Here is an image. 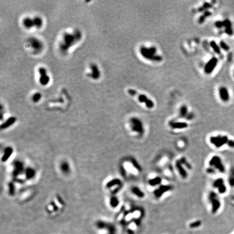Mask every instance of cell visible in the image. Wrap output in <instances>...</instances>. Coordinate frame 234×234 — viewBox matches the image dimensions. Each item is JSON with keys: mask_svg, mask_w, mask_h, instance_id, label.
<instances>
[{"mask_svg": "<svg viewBox=\"0 0 234 234\" xmlns=\"http://www.w3.org/2000/svg\"><path fill=\"white\" fill-rule=\"evenodd\" d=\"M27 43L32 49L33 53L35 54L40 53L44 48V45L42 41L37 37H29L27 40Z\"/></svg>", "mask_w": 234, "mask_h": 234, "instance_id": "6", "label": "cell"}, {"mask_svg": "<svg viewBox=\"0 0 234 234\" xmlns=\"http://www.w3.org/2000/svg\"><path fill=\"white\" fill-rule=\"evenodd\" d=\"M34 21V27L40 29L43 25V20L41 17L38 16H35L33 18Z\"/></svg>", "mask_w": 234, "mask_h": 234, "instance_id": "19", "label": "cell"}, {"mask_svg": "<svg viewBox=\"0 0 234 234\" xmlns=\"http://www.w3.org/2000/svg\"><path fill=\"white\" fill-rule=\"evenodd\" d=\"M97 225L98 234H115V229L112 225L100 222Z\"/></svg>", "mask_w": 234, "mask_h": 234, "instance_id": "10", "label": "cell"}, {"mask_svg": "<svg viewBox=\"0 0 234 234\" xmlns=\"http://www.w3.org/2000/svg\"><path fill=\"white\" fill-rule=\"evenodd\" d=\"M22 25L25 28L28 29H31L33 27H34L33 19L28 16L25 17L24 19L22 20Z\"/></svg>", "mask_w": 234, "mask_h": 234, "instance_id": "18", "label": "cell"}, {"mask_svg": "<svg viewBox=\"0 0 234 234\" xmlns=\"http://www.w3.org/2000/svg\"><path fill=\"white\" fill-rule=\"evenodd\" d=\"M220 45L221 48L223 49V50H224L225 51H228L229 50V46L227 44V43L223 41H220Z\"/></svg>", "mask_w": 234, "mask_h": 234, "instance_id": "28", "label": "cell"}, {"mask_svg": "<svg viewBox=\"0 0 234 234\" xmlns=\"http://www.w3.org/2000/svg\"><path fill=\"white\" fill-rule=\"evenodd\" d=\"M201 224H202V222L200 221H196L190 223L189 226L191 228H197V227H199V226L201 225Z\"/></svg>", "mask_w": 234, "mask_h": 234, "instance_id": "26", "label": "cell"}, {"mask_svg": "<svg viewBox=\"0 0 234 234\" xmlns=\"http://www.w3.org/2000/svg\"><path fill=\"white\" fill-rule=\"evenodd\" d=\"M162 179L160 176H156L150 178L148 181V183L151 187H157L162 184Z\"/></svg>", "mask_w": 234, "mask_h": 234, "instance_id": "16", "label": "cell"}, {"mask_svg": "<svg viewBox=\"0 0 234 234\" xmlns=\"http://www.w3.org/2000/svg\"><path fill=\"white\" fill-rule=\"evenodd\" d=\"M211 7V5L209 3H205L204 5H203V8H210Z\"/></svg>", "mask_w": 234, "mask_h": 234, "instance_id": "37", "label": "cell"}, {"mask_svg": "<svg viewBox=\"0 0 234 234\" xmlns=\"http://www.w3.org/2000/svg\"><path fill=\"white\" fill-rule=\"evenodd\" d=\"M145 105L146 107H148L149 109H153L155 106V103L154 102L152 101V100L149 99L148 100V101L145 103Z\"/></svg>", "mask_w": 234, "mask_h": 234, "instance_id": "27", "label": "cell"}, {"mask_svg": "<svg viewBox=\"0 0 234 234\" xmlns=\"http://www.w3.org/2000/svg\"><path fill=\"white\" fill-rule=\"evenodd\" d=\"M229 141L228 137L227 135H212L209 138V141L216 148H221L224 145L227 144Z\"/></svg>", "mask_w": 234, "mask_h": 234, "instance_id": "8", "label": "cell"}, {"mask_svg": "<svg viewBox=\"0 0 234 234\" xmlns=\"http://www.w3.org/2000/svg\"><path fill=\"white\" fill-rule=\"evenodd\" d=\"M169 126L172 130H183L188 127V124L186 122L171 121L169 123Z\"/></svg>", "mask_w": 234, "mask_h": 234, "instance_id": "14", "label": "cell"}, {"mask_svg": "<svg viewBox=\"0 0 234 234\" xmlns=\"http://www.w3.org/2000/svg\"><path fill=\"white\" fill-rule=\"evenodd\" d=\"M131 192L132 194L138 198L143 199L145 197V194L139 187L136 185L132 186L131 187Z\"/></svg>", "mask_w": 234, "mask_h": 234, "instance_id": "15", "label": "cell"}, {"mask_svg": "<svg viewBox=\"0 0 234 234\" xmlns=\"http://www.w3.org/2000/svg\"><path fill=\"white\" fill-rule=\"evenodd\" d=\"M208 200L210 204L211 212L212 213H217L221 206V202L218 195L215 191L209 192L208 195Z\"/></svg>", "mask_w": 234, "mask_h": 234, "instance_id": "5", "label": "cell"}, {"mask_svg": "<svg viewBox=\"0 0 234 234\" xmlns=\"http://www.w3.org/2000/svg\"><path fill=\"white\" fill-rule=\"evenodd\" d=\"M140 53L144 58L154 62H160L163 60L161 56L157 54L155 47H146L142 46L140 48Z\"/></svg>", "mask_w": 234, "mask_h": 234, "instance_id": "3", "label": "cell"}, {"mask_svg": "<svg viewBox=\"0 0 234 234\" xmlns=\"http://www.w3.org/2000/svg\"><path fill=\"white\" fill-rule=\"evenodd\" d=\"M225 32L229 35H232L233 34V30L231 28H226L225 30Z\"/></svg>", "mask_w": 234, "mask_h": 234, "instance_id": "33", "label": "cell"}, {"mask_svg": "<svg viewBox=\"0 0 234 234\" xmlns=\"http://www.w3.org/2000/svg\"><path fill=\"white\" fill-rule=\"evenodd\" d=\"M205 19H206V17H205L203 15H202V16H200V17L199 18V19H198V23H199V24H203V23L204 22Z\"/></svg>", "mask_w": 234, "mask_h": 234, "instance_id": "34", "label": "cell"}, {"mask_svg": "<svg viewBox=\"0 0 234 234\" xmlns=\"http://www.w3.org/2000/svg\"><path fill=\"white\" fill-rule=\"evenodd\" d=\"M223 22L224 27L225 28V29L226 28H231V24L229 20L227 19V20H225L224 21H223Z\"/></svg>", "mask_w": 234, "mask_h": 234, "instance_id": "29", "label": "cell"}, {"mask_svg": "<svg viewBox=\"0 0 234 234\" xmlns=\"http://www.w3.org/2000/svg\"><path fill=\"white\" fill-rule=\"evenodd\" d=\"M194 114H193L192 113L190 112V113H189V114H187L185 119L187 120H191L194 119Z\"/></svg>", "mask_w": 234, "mask_h": 234, "instance_id": "32", "label": "cell"}, {"mask_svg": "<svg viewBox=\"0 0 234 234\" xmlns=\"http://www.w3.org/2000/svg\"><path fill=\"white\" fill-rule=\"evenodd\" d=\"M223 184H224V179L222 178H219L216 179L215 181H214V182H213L212 186L214 188L217 189L218 187H220L221 186L223 185Z\"/></svg>", "mask_w": 234, "mask_h": 234, "instance_id": "21", "label": "cell"}, {"mask_svg": "<svg viewBox=\"0 0 234 234\" xmlns=\"http://www.w3.org/2000/svg\"><path fill=\"white\" fill-rule=\"evenodd\" d=\"M174 187L171 184H161L157 187L153 192V196L156 199H159L163 197L166 193L169 192L173 189Z\"/></svg>", "mask_w": 234, "mask_h": 234, "instance_id": "9", "label": "cell"}, {"mask_svg": "<svg viewBox=\"0 0 234 234\" xmlns=\"http://www.w3.org/2000/svg\"><path fill=\"white\" fill-rule=\"evenodd\" d=\"M211 15V12H209V11L205 12L204 14H203V15H204V16L205 17L209 16H210Z\"/></svg>", "mask_w": 234, "mask_h": 234, "instance_id": "36", "label": "cell"}, {"mask_svg": "<svg viewBox=\"0 0 234 234\" xmlns=\"http://www.w3.org/2000/svg\"><path fill=\"white\" fill-rule=\"evenodd\" d=\"M189 113V112H188V109H187V106L185 105H183L179 109V117L180 118H185V119Z\"/></svg>", "mask_w": 234, "mask_h": 234, "instance_id": "20", "label": "cell"}, {"mask_svg": "<svg viewBox=\"0 0 234 234\" xmlns=\"http://www.w3.org/2000/svg\"><path fill=\"white\" fill-rule=\"evenodd\" d=\"M209 166L213 168L216 171L224 173L225 171V167L222 159L218 156H213L209 161Z\"/></svg>", "mask_w": 234, "mask_h": 234, "instance_id": "7", "label": "cell"}, {"mask_svg": "<svg viewBox=\"0 0 234 234\" xmlns=\"http://www.w3.org/2000/svg\"><path fill=\"white\" fill-rule=\"evenodd\" d=\"M83 34L79 29H75L71 33H64L62 40L59 44V49L61 53L64 55L66 54L69 49L81 40Z\"/></svg>", "mask_w": 234, "mask_h": 234, "instance_id": "1", "label": "cell"}, {"mask_svg": "<svg viewBox=\"0 0 234 234\" xmlns=\"http://www.w3.org/2000/svg\"><path fill=\"white\" fill-rule=\"evenodd\" d=\"M130 127L131 131L138 136H143L145 133V128L143 123L139 118H131L129 120Z\"/></svg>", "mask_w": 234, "mask_h": 234, "instance_id": "4", "label": "cell"}, {"mask_svg": "<svg viewBox=\"0 0 234 234\" xmlns=\"http://www.w3.org/2000/svg\"><path fill=\"white\" fill-rule=\"evenodd\" d=\"M15 122V118L14 117H11V118H9L8 119L6 123H4V124L2 126V127H6V126H8L9 125H11L12 124H13V123Z\"/></svg>", "mask_w": 234, "mask_h": 234, "instance_id": "25", "label": "cell"}, {"mask_svg": "<svg viewBox=\"0 0 234 234\" xmlns=\"http://www.w3.org/2000/svg\"><path fill=\"white\" fill-rule=\"evenodd\" d=\"M219 94L221 99L224 102H227L229 100V94L227 88L225 87H221L219 89Z\"/></svg>", "mask_w": 234, "mask_h": 234, "instance_id": "17", "label": "cell"}, {"mask_svg": "<svg viewBox=\"0 0 234 234\" xmlns=\"http://www.w3.org/2000/svg\"><path fill=\"white\" fill-rule=\"evenodd\" d=\"M137 97L138 98V101L141 103H146V102L148 101L149 99L148 98L146 97V95L143 94H138L137 95Z\"/></svg>", "mask_w": 234, "mask_h": 234, "instance_id": "23", "label": "cell"}, {"mask_svg": "<svg viewBox=\"0 0 234 234\" xmlns=\"http://www.w3.org/2000/svg\"></svg>", "mask_w": 234, "mask_h": 234, "instance_id": "38", "label": "cell"}, {"mask_svg": "<svg viewBox=\"0 0 234 234\" xmlns=\"http://www.w3.org/2000/svg\"><path fill=\"white\" fill-rule=\"evenodd\" d=\"M42 95L40 92H36L33 95L32 100L34 102H37L41 99Z\"/></svg>", "mask_w": 234, "mask_h": 234, "instance_id": "24", "label": "cell"}, {"mask_svg": "<svg viewBox=\"0 0 234 234\" xmlns=\"http://www.w3.org/2000/svg\"><path fill=\"white\" fill-rule=\"evenodd\" d=\"M210 46L213 49V50H214V52L216 53H217V54H220L221 53L220 47L217 45L216 42L215 41H211L210 42Z\"/></svg>", "mask_w": 234, "mask_h": 234, "instance_id": "22", "label": "cell"}, {"mask_svg": "<svg viewBox=\"0 0 234 234\" xmlns=\"http://www.w3.org/2000/svg\"><path fill=\"white\" fill-rule=\"evenodd\" d=\"M215 26L218 28H222L223 27H224L223 21H216L215 22Z\"/></svg>", "mask_w": 234, "mask_h": 234, "instance_id": "31", "label": "cell"}, {"mask_svg": "<svg viewBox=\"0 0 234 234\" xmlns=\"http://www.w3.org/2000/svg\"><path fill=\"white\" fill-rule=\"evenodd\" d=\"M227 145L231 148H234V140H229Z\"/></svg>", "mask_w": 234, "mask_h": 234, "instance_id": "35", "label": "cell"}, {"mask_svg": "<svg viewBox=\"0 0 234 234\" xmlns=\"http://www.w3.org/2000/svg\"><path fill=\"white\" fill-rule=\"evenodd\" d=\"M38 72L40 74L39 83L42 86H47L50 81V77L49 76L46 69L43 67H40L38 69Z\"/></svg>", "mask_w": 234, "mask_h": 234, "instance_id": "11", "label": "cell"}, {"mask_svg": "<svg viewBox=\"0 0 234 234\" xmlns=\"http://www.w3.org/2000/svg\"><path fill=\"white\" fill-rule=\"evenodd\" d=\"M89 69L91 72L87 74V76L94 80H99L101 77V72L97 64L95 63L90 64Z\"/></svg>", "mask_w": 234, "mask_h": 234, "instance_id": "12", "label": "cell"}, {"mask_svg": "<svg viewBox=\"0 0 234 234\" xmlns=\"http://www.w3.org/2000/svg\"><path fill=\"white\" fill-rule=\"evenodd\" d=\"M217 63L218 59L216 58L213 57L210 59L204 67L205 73L207 74L211 73L216 68V67L217 66Z\"/></svg>", "mask_w": 234, "mask_h": 234, "instance_id": "13", "label": "cell"}, {"mask_svg": "<svg viewBox=\"0 0 234 234\" xmlns=\"http://www.w3.org/2000/svg\"><path fill=\"white\" fill-rule=\"evenodd\" d=\"M127 92H128V93L130 95V96H133V97L137 96V95L138 94L137 92L135 90L133 89H131V88L128 89L127 90Z\"/></svg>", "mask_w": 234, "mask_h": 234, "instance_id": "30", "label": "cell"}, {"mask_svg": "<svg viewBox=\"0 0 234 234\" xmlns=\"http://www.w3.org/2000/svg\"><path fill=\"white\" fill-rule=\"evenodd\" d=\"M174 167L179 175L183 179L188 177V171L191 170L192 166L185 157L183 156L181 158L177 159L174 163Z\"/></svg>", "mask_w": 234, "mask_h": 234, "instance_id": "2", "label": "cell"}]
</instances>
